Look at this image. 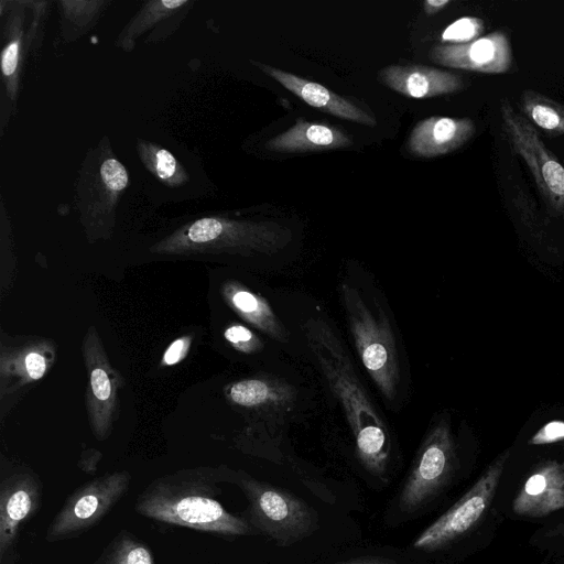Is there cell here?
<instances>
[{
  "instance_id": "10",
  "label": "cell",
  "mask_w": 564,
  "mask_h": 564,
  "mask_svg": "<svg viewBox=\"0 0 564 564\" xmlns=\"http://www.w3.org/2000/svg\"><path fill=\"white\" fill-rule=\"evenodd\" d=\"M83 356L87 371L86 408L95 437L106 440L117 419L123 379L112 368L98 332L90 326L84 337Z\"/></svg>"
},
{
  "instance_id": "20",
  "label": "cell",
  "mask_w": 564,
  "mask_h": 564,
  "mask_svg": "<svg viewBox=\"0 0 564 564\" xmlns=\"http://www.w3.org/2000/svg\"><path fill=\"white\" fill-rule=\"evenodd\" d=\"M129 184V175L124 165L113 156L101 160L91 181V188L85 207L84 218L89 225L113 217L117 203Z\"/></svg>"
},
{
  "instance_id": "4",
  "label": "cell",
  "mask_w": 564,
  "mask_h": 564,
  "mask_svg": "<svg viewBox=\"0 0 564 564\" xmlns=\"http://www.w3.org/2000/svg\"><path fill=\"white\" fill-rule=\"evenodd\" d=\"M291 240V230L275 221L208 216L177 228L154 243L150 251L163 256H273Z\"/></svg>"
},
{
  "instance_id": "25",
  "label": "cell",
  "mask_w": 564,
  "mask_h": 564,
  "mask_svg": "<svg viewBox=\"0 0 564 564\" xmlns=\"http://www.w3.org/2000/svg\"><path fill=\"white\" fill-rule=\"evenodd\" d=\"M522 116L534 127L552 134H564V105L538 93L524 89L520 96Z\"/></svg>"
},
{
  "instance_id": "3",
  "label": "cell",
  "mask_w": 564,
  "mask_h": 564,
  "mask_svg": "<svg viewBox=\"0 0 564 564\" xmlns=\"http://www.w3.org/2000/svg\"><path fill=\"white\" fill-rule=\"evenodd\" d=\"M219 469H182L155 478L139 494L135 511L155 521L224 536L245 535L251 525L218 500Z\"/></svg>"
},
{
  "instance_id": "5",
  "label": "cell",
  "mask_w": 564,
  "mask_h": 564,
  "mask_svg": "<svg viewBox=\"0 0 564 564\" xmlns=\"http://www.w3.org/2000/svg\"><path fill=\"white\" fill-rule=\"evenodd\" d=\"M236 479L249 502L248 523L279 545L289 546L316 530V513L299 497L241 471Z\"/></svg>"
},
{
  "instance_id": "6",
  "label": "cell",
  "mask_w": 564,
  "mask_h": 564,
  "mask_svg": "<svg viewBox=\"0 0 564 564\" xmlns=\"http://www.w3.org/2000/svg\"><path fill=\"white\" fill-rule=\"evenodd\" d=\"M457 454L449 420L438 419L427 431L399 497L404 512L430 502L449 481L457 468Z\"/></svg>"
},
{
  "instance_id": "16",
  "label": "cell",
  "mask_w": 564,
  "mask_h": 564,
  "mask_svg": "<svg viewBox=\"0 0 564 564\" xmlns=\"http://www.w3.org/2000/svg\"><path fill=\"white\" fill-rule=\"evenodd\" d=\"M252 63L311 107L364 126L377 124L373 117L321 84L262 63Z\"/></svg>"
},
{
  "instance_id": "26",
  "label": "cell",
  "mask_w": 564,
  "mask_h": 564,
  "mask_svg": "<svg viewBox=\"0 0 564 564\" xmlns=\"http://www.w3.org/2000/svg\"><path fill=\"white\" fill-rule=\"evenodd\" d=\"M94 564H154L151 550L127 530H121Z\"/></svg>"
},
{
  "instance_id": "33",
  "label": "cell",
  "mask_w": 564,
  "mask_h": 564,
  "mask_svg": "<svg viewBox=\"0 0 564 564\" xmlns=\"http://www.w3.org/2000/svg\"><path fill=\"white\" fill-rule=\"evenodd\" d=\"M451 3V0H425L423 9L426 14L432 15L444 10Z\"/></svg>"
},
{
  "instance_id": "9",
  "label": "cell",
  "mask_w": 564,
  "mask_h": 564,
  "mask_svg": "<svg viewBox=\"0 0 564 564\" xmlns=\"http://www.w3.org/2000/svg\"><path fill=\"white\" fill-rule=\"evenodd\" d=\"M509 456L510 449L501 453L473 487L415 539L413 546L421 551H436L474 528L496 495Z\"/></svg>"
},
{
  "instance_id": "1",
  "label": "cell",
  "mask_w": 564,
  "mask_h": 564,
  "mask_svg": "<svg viewBox=\"0 0 564 564\" xmlns=\"http://www.w3.org/2000/svg\"><path fill=\"white\" fill-rule=\"evenodd\" d=\"M339 297L360 364L387 405L401 409L409 393V364L384 294L369 273L348 272Z\"/></svg>"
},
{
  "instance_id": "34",
  "label": "cell",
  "mask_w": 564,
  "mask_h": 564,
  "mask_svg": "<svg viewBox=\"0 0 564 564\" xmlns=\"http://www.w3.org/2000/svg\"><path fill=\"white\" fill-rule=\"evenodd\" d=\"M338 564H395L389 560H384V558H373V557H370V558H358V560H352V561H348V562H344V563H338Z\"/></svg>"
},
{
  "instance_id": "21",
  "label": "cell",
  "mask_w": 564,
  "mask_h": 564,
  "mask_svg": "<svg viewBox=\"0 0 564 564\" xmlns=\"http://www.w3.org/2000/svg\"><path fill=\"white\" fill-rule=\"evenodd\" d=\"M352 140L337 127L299 118L284 132L267 142V148L276 152H312L347 148Z\"/></svg>"
},
{
  "instance_id": "24",
  "label": "cell",
  "mask_w": 564,
  "mask_h": 564,
  "mask_svg": "<svg viewBox=\"0 0 564 564\" xmlns=\"http://www.w3.org/2000/svg\"><path fill=\"white\" fill-rule=\"evenodd\" d=\"M137 151L144 167L162 184L177 187L188 182L189 175L185 167L165 148L138 140Z\"/></svg>"
},
{
  "instance_id": "28",
  "label": "cell",
  "mask_w": 564,
  "mask_h": 564,
  "mask_svg": "<svg viewBox=\"0 0 564 564\" xmlns=\"http://www.w3.org/2000/svg\"><path fill=\"white\" fill-rule=\"evenodd\" d=\"M485 22L477 17H462L447 25L441 34L443 44H465L479 39Z\"/></svg>"
},
{
  "instance_id": "14",
  "label": "cell",
  "mask_w": 564,
  "mask_h": 564,
  "mask_svg": "<svg viewBox=\"0 0 564 564\" xmlns=\"http://www.w3.org/2000/svg\"><path fill=\"white\" fill-rule=\"evenodd\" d=\"M564 509V463L547 460L525 479L512 502L514 513L543 517Z\"/></svg>"
},
{
  "instance_id": "7",
  "label": "cell",
  "mask_w": 564,
  "mask_h": 564,
  "mask_svg": "<svg viewBox=\"0 0 564 564\" xmlns=\"http://www.w3.org/2000/svg\"><path fill=\"white\" fill-rule=\"evenodd\" d=\"M130 480L128 471H113L78 487L52 519L45 539L48 542L73 539L91 529L126 495Z\"/></svg>"
},
{
  "instance_id": "13",
  "label": "cell",
  "mask_w": 564,
  "mask_h": 564,
  "mask_svg": "<svg viewBox=\"0 0 564 564\" xmlns=\"http://www.w3.org/2000/svg\"><path fill=\"white\" fill-rule=\"evenodd\" d=\"M429 56L442 66L482 74H505L513 64L511 43L503 31L465 44H435Z\"/></svg>"
},
{
  "instance_id": "32",
  "label": "cell",
  "mask_w": 564,
  "mask_h": 564,
  "mask_svg": "<svg viewBox=\"0 0 564 564\" xmlns=\"http://www.w3.org/2000/svg\"><path fill=\"white\" fill-rule=\"evenodd\" d=\"M30 4L33 7V22L28 31V36L25 35V47L28 50L35 48L34 41L36 40L40 24L45 18L46 12V6L48 2L46 1H33L30 2Z\"/></svg>"
},
{
  "instance_id": "12",
  "label": "cell",
  "mask_w": 564,
  "mask_h": 564,
  "mask_svg": "<svg viewBox=\"0 0 564 564\" xmlns=\"http://www.w3.org/2000/svg\"><path fill=\"white\" fill-rule=\"evenodd\" d=\"M41 482L35 475L17 471L0 484V564H11L21 525L37 511Z\"/></svg>"
},
{
  "instance_id": "22",
  "label": "cell",
  "mask_w": 564,
  "mask_h": 564,
  "mask_svg": "<svg viewBox=\"0 0 564 564\" xmlns=\"http://www.w3.org/2000/svg\"><path fill=\"white\" fill-rule=\"evenodd\" d=\"M26 6L25 1H11L2 30L1 75L7 96L12 102L17 101L20 89Z\"/></svg>"
},
{
  "instance_id": "23",
  "label": "cell",
  "mask_w": 564,
  "mask_h": 564,
  "mask_svg": "<svg viewBox=\"0 0 564 564\" xmlns=\"http://www.w3.org/2000/svg\"><path fill=\"white\" fill-rule=\"evenodd\" d=\"M189 3L188 0H152L144 2L142 8L120 32L116 45L130 52L134 47L135 40L141 34Z\"/></svg>"
},
{
  "instance_id": "30",
  "label": "cell",
  "mask_w": 564,
  "mask_h": 564,
  "mask_svg": "<svg viewBox=\"0 0 564 564\" xmlns=\"http://www.w3.org/2000/svg\"><path fill=\"white\" fill-rule=\"evenodd\" d=\"M564 441V421L553 420L540 427L528 441L530 445H549Z\"/></svg>"
},
{
  "instance_id": "27",
  "label": "cell",
  "mask_w": 564,
  "mask_h": 564,
  "mask_svg": "<svg viewBox=\"0 0 564 564\" xmlns=\"http://www.w3.org/2000/svg\"><path fill=\"white\" fill-rule=\"evenodd\" d=\"M108 1H58L62 17V33L67 41L82 36L102 12Z\"/></svg>"
},
{
  "instance_id": "17",
  "label": "cell",
  "mask_w": 564,
  "mask_h": 564,
  "mask_svg": "<svg viewBox=\"0 0 564 564\" xmlns=\"http://www.w3.org/2000/svg\"><path fill=\"white\" fill-rule=\"evenodd\" d=\"M475 132V122L469 118L432 116L414 126L408 148L416 156L435 158L457 150Z\"/></svg>"
},
{
  "instance_id": "15",
  "label": "cell",
  "mask_w": 564,
  "mask_h": 564,
  "mask_svg": "<svg viewBox=\"0 0 564 564\" xmlns=\"http://www.w3.org/2000/svg\"><path fill=\"white\" fill-rule=\"evenodd\" d=\"M379 77L390 89L415 99L453 94L464 88L459 75L424 65H390L380 70Z\"/></svg>"
},
{
  "instance_id": "2",
  "label": "cell",
  "mask_w": 564,
  "mask_h": 564,
  "mask_svg": "<svg viewBox=\"0 0 564 564\" xmlns=\"http://www.w3.org/2000/svg\"><path fill=\"white\" fill-rule=\"evenodd\" d=\"M302 328L316 367L343 409L358 459L371 475L384 478L392 456V436L341 338L322 315L308 317Z\"/></svg>"
},
{
  "instance_id": "31",
  "label": "cell",
  "mask_w": 564,
  "mask_h": 564,
  "mask_svg": "<svg viewBox=\"0 0 564 564\" xmlns=\"http://www.w3.org/2000/svg\"><path fill=\"white\" fill-rule=\"evenodd\" d=\"M192 337L191 336H182L177 339L173 340L169 347L165 349L161 365L163 366H173L182 361L191 347Z\"/></svg>"
},
{
  "instance_id": "29",
  "label": "cell",
  "mask_w": 564,
  "mask_h": 564,
  "mask_svg": "<svg viewBox=\"0 0 564 564\" xmlns=\"http://www.w3.org/2000/svg\"><path fill=\"white\" fill-rule=\"evenodd\" d=\"M224 337L234 349L242 354H257L263 348L260 338L247 326L239 323L228 325L224 330Z\"/></svg>"
},
{
  "instance_id": "18",
  "label": "cell",
  "mask_w": 564,
  "mask_h": 564,
  "mask_svg": "<svg viewBox=\"0 0 564 564\" xmlns=\"http://www.w3.org/2000/svg\"><path fill=\"white\" fill-rule=\"evenodd\" d=\"M225 397L235 406L263 415H280L294 404L296 393L280 379L254 376L228 384Z\"/></svg>"
},
{
  "instance_id": "8",
  "label": "cell",
  "mask_w": 564,
  "mask_h": 564,
  "mask_svg": "<svg viewBox=\"0 0 564 564\" xmlns=\"http://www.w3.org/2000/svg\"><path fill=\"white\" fill-rule=\"evenodd\" d=\"M500 116L513 151L525 162L542 197L555 214L564 217V165L545 145L536 128L506 98L500 101Z\"/></svg>"
},
{
  "instance_id": "11",
  "label": "cell",
  "mask_w": 564,
  "mask_h": 564,
  "mask_svg": "<svg viewBox=\"0 0 564 564\" xmlns=\"http://www.w3.org/2000/svg\"><path fill=\"white\" fill-rule=\"evenodd\" d=\"M56 347L47 338L2 339L0 347V399L20 392L44 378L54 365Z\"/></svg>"
},
{
  "instance_id": "19",
  "label": "cell",
  "mask_w": 564,
  "mask_h": 564,
  "mask_svg": "<svg viewBox=\"0 0 564 564\" xmlns=\"http://www.w3.org/2000/svg\"><path fill=\"white\" fill-rule=\"evenodd\" d=\"M221 295L227 305L256 329L278 343L289 341L288 329L262 295L235 280H228L223 284Z\"/></svg>"
}]
</instances>
